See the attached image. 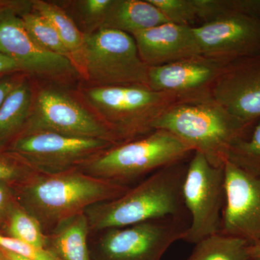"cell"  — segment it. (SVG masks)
I'll return each instance as SVG.
<instances>
[{"instance_id": "30bf717a", "label": "cell", "mask_w": 260, "mask_h": 260, "mask_svg": "<svg viewBox=\"0 0 260 260\" xmlns=\"http://www.w3.org/2000/svg\"><path fill=\"white\" fill-rule=\"evenodd\" d=\"M37 131L105 140L117 145L110 131L85 104L54 85L39 89L21 134Z\"/></svg>"}, {"instance_id": "f546056e", "label": "cell", "mask_w": 260, "mask_h": 260, "mask_svg": "<svg viewBox=\"0 0 260 260\" xmlns=\"http://www.w3.org/2000/svg\"><path fill=\"white\" fill-rule=\"evenodd\" d=\"M12 189L9 182L0 181V225H6L10 212L17 204Z\"/></svg>"}, {"instance_id": "e0dca14e", "label": "cell", "mask_w": 260, "mask_h": 260, "mask_svg": "<svg viewBox=\"0 0 260 260\" xmlns=\"http://www.w3.org/2000/svg\"><path fill=\"white\" fill-rule=\"evenodd\" d=\"M90 232L86 214H78L46 234L44 249L55 260H92L88 240Z\"/></svg>"}, {"instance_id": "cb8c5ba5", "label": "cell", "mask_w": 260, "mask_h": 260, "mask_svg": "<svg viewBox=\"0 0 260 260\" xmlns=\"http://www.w3.org/2000/svg\"><path fill=\"white\" fill-rule=\"evenodd\" d=\"M8 237L34 246L45 249L46 234L37 219L21 205L16 204L10 212L6 223Z\"/></svg>"}, {"instance_id": "8fae6325", "label": "cell", "mask_w": 260, "mask_h": 260, "mask_svg": "<svg viewBox=\"0 0 260 260\" xmlns=\"http://www.w3.org/2000/svg\"><path fill=\"white\" fill-rule=\"evenodd\" d=\"M105 140L76 138L51 132L23 133L17 137L10 153L38 172L54 174L78 169L97 154L114 146Z\"/></svg>"}, {"instance_id": "d4e9b609", "label": "cell", "mask_w": 260, "mask_h": 260, "mask_svg": "<svg viewBox=\"0 0 260 260\" xmlns=\"http://www.w3.org/2000/svg\"><path fill=\"white\" fill-rule=\"evenodd\" d=\"M227 160L249 174L260 177V119L246 139L239 140L231 148Z\"/></svg>"}, {"instance_id": "d590c367", "label": "cell", "mask_w": 260, "mask_h": 260, "mask_svg": "<svg viewBox=\"0 0 260 260\" xmlns=\"http://www.w3.org/2000/svg\"><path fill=\"white\" fill-rule=\"evenodd\" d=\"M253 260V259H252Z\"/></svg>"}, {"instance_id": "ba28073f", "label": "cell", "mask_w": 260, "mask_h": 260, "mask_svg": "<svg viewBox=\"0 0 260 260\" xmlns=\"http://www.w3.org/2000/svg\"><path fill=\"white\" fill-rule=\"evenodd\" d=\"M182 197L191 219L183 241L195 244L220 233L225 198L224 165L215 167L194 152L188 162Z\"/></svg>"}, {"instance_id": "d6a6232c", "label": "cell", "mask_w": 260, "mask_h": 260, "mask_svg": "<svg viewBox=\"0 0 260 260\" xmlns=\"http://www.w3.org/2000/svg\"><path fill=\"white\" fill-rule=\"evenodd\" d=\"M248 253L251 259L260 260V242L249 244Z\"/></svg>"}, {"instance_id": "7402d4cb", "label": "cell", "mask_w": 260, "mask_h": 260, "mask_svg": "<svg viewBox=\"0 0 260 260\" xmlns=\"http://www.w3.org/2000/svg\"><path fill=\"white\" fill-rule=\"evenodd\" d=\"M113 0H72L56 2L84 36L103 28Z\"/></svg>"}, {"instance_id": "5b68a950", "label": "cell", "mask_w": 260, "mask_h": 260, "mask_svg": "<svg viewBox=\"0 0 260 260\" xmlns=\"http://www.w3.org/2000/svg\"><path fill=\"white\" fill-rule=\"evenodd\" d=\"M193 153L175 135L154 129L138 139L101 152L78 169L92 177L127 185L130 181L186 160Z\"/></svg>"}, {"instance_id": "836d02e7", "label": "cell", "mask_w": 260, "mask_h": 260, "mask_svg": "<svg viewBox=\"0 0 260 260\" xmlns=\"http://www.w3.org/2000/svg\"><path fill=\"white\" fill-rule=\"evenodd\" d=\"M0 251H1V252L3 253L7 258H8V260H31L28 259V258L24 257V256L18 255V254L11 252V251L1 249V248H0Z\"/></svg>"}, {"instance_id": "2e32d148", "label": "cell", "mask_w": 260, "mask_h": 260, "mask_svg": "<svg viewBox=\"0 0 260 260\" xmlns=\"http://www.w3.org/2000/svg\"><path fill=\"white\" fill-rule=\"evenodd\" d=\"M134 38L140 57L148 68L161 66L201 55L192 26L172 23L136 32Z\"/></svg>"}, {"instance_id": "ffe728a7", "label": "cell", "mask_w": 260, "mask_h": 260, "mask_svg": "<svg viewBox=\"0 0 260 260\" xmlns=\"http://www.w3.org/2000/svg\"><path fill=\"white\" fill-rule=\"evenodd\" d=\"M249 245L242 238L217 233L195 244L186 260H252L248 253Z\"/></svg>"}, {"instance_id": "44dd1931", "label": "cell", "mask_w": 260, "mask_h": 260, "mask_svg": "<svg viewBox=\"0 0 260 260\" xmlns=\"http://www.w3.org/2000/svg\"><path fill=\"white\" fill-rule=\"evenodd\" d=\"M31 7L32 10L45 17L54 25L75 62L83 47L85 36L74 21L57 3L34 0L31 1Z\"/></svg>"}, {"instance_id": "f1b7e54d", "label": "cell", "mask_w": 260, "mask_h": 260, "mask_svg": "<svg viewBox=\"0 0 260 260\" xmlns=\"http://www.w3.org/2000/svg\"><path fill=\"white\" fill-rule=\"evenodd\" d=\"M225 10L260 20V0H224Z\"/></svg>"}, {"instance_id": "4fadbf2b", "label": "cell", "mask_w": 260, "mask_h": 260, "mask_svg": "<svg viewBox=\"0 0 260 260\" xmlns=\"http://www.w3.org/2000/svg\"><path fill=\"white\" fill-rule=\"evenodd\" d=\"M225 205L220 233L260 242V177L225 160Z\"/></svg>"}, {"instance_id": "8992f818", "label": "cell", "mask_w": 260, "mask_h": 260, "mask_svg": "<svg viewBox=\"0 0 260 260\" xmlns=\"http://www.w3.org/2000/svg\"><path fill=\"white\" fill-rule=\"evenodd\" d=\"M75 62L88 87H149V68L140 57L134 38L126 32L102 28L85 36Z\"/></svg>"}, {"instance_id": "52a82bcc", "label": "cell", "mask_w": 260, "mask_h": 260, "mask_svg": "<svg viewBox=\"0 0 260 260\" xmlns=\"http://www.w3.org/2000/svg\"><path fill=\"white\" fill-rule=\"evenodd\" d=\"M187 216L171 217L104 231L90 248L92 260H160L183 240Z\"/></svg>"}, {"instance_id": "484cf974", "label": "cell", "mask_w": 260, "mask_h": 260, "mask_svg": "<svg viewBox=\"0 0 260 260\" xmlns=\"http://www.w3.org/2000/svg\"><path fill=\"white\" fill-rule=\"evenodd\" d=\"M169 23L189 25L198 19L194 0H148Z\"/></svg>"}, {"instance_id": "7c38bea8", "label": "cell", "mask_w": 260, "mask_h": 260, "mask_svg": "<svg viewBox=\"0 0 260 260\" xmlns=\"http://www.w3.org/2000/svg\"><path fill=\"white\" fill-rule=\"evenodd\" d=\"M202 55L230 63L260 54V20L226 12L211 21L192 26Z\"/></svg>"}, {"instance_id": "277c9868", "label": "cell", "mask_w": 260, "mask_h": 260, "mask_svg": "<svg viewBox=\"0 0 260 260\" xmlns=\"http://www.w3.org/2000/svg\"><path fill=\"white\" fill-rule=\"evenodd\" d=\"M80 93L84 104L110 131L117 145L153 132V123L180 102L174 94L143 85L86 86Z\"/></svg>"}, {"instance_id": "83f0119b", "label": "cell", "mask_w": 260, "mask_h": 260, "mask_svg": "<svg viewBox=\"0 0 260 260\" xmlns=\"http://www.w3.org/2000/svg\"><path fill=\"white\" fill-rule=\"evenodd\" d=\"M0 248L31 260H55L45 249H38L18 239L0 234Z\"/></svg>"}, {"instance_id": "6da1fadb", "label": "cell", "mask_w": 260, "mask_h": 260, "mask_svg": "<svg viewBox=\"0 0 260 260\" xmlns=\"http://www.w3.org/2000/svg\"><path fill=\"white\" fill-rule=\"evenodd\" d=\"M17 184L22 206L37 219L45 234L89 207L116 199L130 188L79 169L54 174L36 172Z\"/></svg>"}, {"instance_id": "4dcf8cb0", "label": "cell", "mask_w": 260, "mask_h": 260, "mask_svg": "<svg viewBox=\"0 0 260 260\" xmlns=\"http://www.w3.org/2000/svg\"><path fill=\"white\" fill-rule=\"evenodd\" d=\"M19 80L10 76L0 77V107Z\"/></svg>"}, {"instance_id": "9a60e30c", "label": "cell", "mask_w": 260, "mask_h": 260, "mask_svg": "<svg viewBox=\"0 0 260 260\" xmlns=\"http://www.w3.org/2000/svg\"><path fill=\"white\" fill-rule=\"evenodd\" d=\"M212 97L241 120L260 119V54L225 65L212 89Z\"/></svg>"}, {"instance_id": "d6986e66", "label": "cell", "mask_w": 260, "mask_h": 260, "mask_svg": "<svg viewBox=\"0 0 260 260\" xmlns=\"http://www.w3.org/2000/svg\"><path fill=\"white\" fill-rule=\"evenodd\" d=\"M34 93L28 79L19 80L0 107V146L21 134L31 112Z\"/></svg>"}, {"instance_id": "603a6c76", "label": "cell", "mask_w": 260, "mask_h": 260, "mask_svg": "<svg viewBox=\"0 0 260 260\" xmlns=\"http://www.w3.org/2000/svg\"><path fill=\"white\" fill-rule=\"evenodd\" d=\"M24 8L25 7L19 11V15L35 42L46 51L66 56L73 60L70 51L50 21L35 10H23Z\"/></svg>"}, {"instance_id": "5bb4252c", "label": "cell", "mask_w": 260, "mask_h": 260, "mask_svg": "<svg viewBox=\"0 0 260 260\" xmlns=\"http://www.w3.org/2000/svg\"><path fill=\"white\" fill-rule=\"evenodd\" d=\"M227 63L203 55L181 59L148 70V86L174 94L180 102L212 97V89Z\"/></svg>"}, {"instance_id": "9c48e42d", "label": "cell", "mask_w": 260, "mask_h": 260, "mask_svg": "<svg viewBox=\"0 0 260 260\" xmlns=\"http://www.w3.org/2000/svg\"><path fill=\"white\" fill-rule=\"evenodd\" d=\"M23 3H0V54L39 79L59 84L80 78L74 61L46 51L29 34L19 15Z\"/></svg>"}, {"instance_id": "7a4b0ae2", "label": "cell", "mask_w": 260, "mask_h": 260, "mask_svg": "<svg viewBox=\"0 0 260 260\" xmlns=\"http://www.w3.org/2000/svg\"><path fill=\"white\" fill-rule=\"evenodd\" d=\"M188 162L186 159L162 168L119 198L89 207L85 213L90 231L102 232L150 220L187 216L182 186Z\"/></svg>"}, {"instance_id": "ac0fdd59", "label": "cell", "mask_w": 260, "mask_h": 260, "mask_svg": "<svg viewBox=\"0 0 260 260\" xmlns=\"http://www.w3.org/2000/svg\"><path fill=\"white\" fill-rule=\"evenodd\" d=\"M168 22L161 12L148 0H113L103 28L133 36Z\"/></svg>"}, {"instance_id": "e575fe53", "label": "cell", "mask_w": 260, "mask_h": 260, "mask_svg": "<svg viewBox=\"0 0 260 260\" xmlns=\"http://www.w3.org/2000/svg\"><path fill=\"white\" fill-rule=\"evenodd\" d=\"M0 260H8V258L1 252V251H0Z\"/></svg>"}, {"instance_id": "4316f807", "label": "cell", "mask_w": 260, "mask_h": 260, "mask_svg": "<svg viewBox=\"0 0 260 260\" xmlns=\"http://www.w3.org/2000/svg\"><path fill=\"white\" fill-rule=\"evenodd\" d=\"M36 172L18 155L0 152V181L18 183Z\"/></svg>"}, {"instance_id": "3957f363", "label": "cell", "mask_w": 260, "mask_h": 260, "mask_svg": "<svg viewBox=\"0 0 260 260\" xmlns=\"http://www.w3.org/2000/svg\"><path fill=\"white\" fill-rule=\"evenodd\" d=\"M255 123L238 119L210 98L175 103L153 123V129L169 132L210 164L221 167L231 148L246 139Z\"/></svg>"}, {"instance_id": "1f68e13d", "label": "cell", "mask_w": 260, "mask_h": 260, "mask_svg": "<svg viewBox=\"0 0 260 260\" xmlns=\"http://www.w3.org/2000/svg\"><path fill=\"white\" fill-rule=\"evenodd\" d=\"M20 71V68L13 59L0 54V77L7 73Z\"/></svg>"}]
</instances>
